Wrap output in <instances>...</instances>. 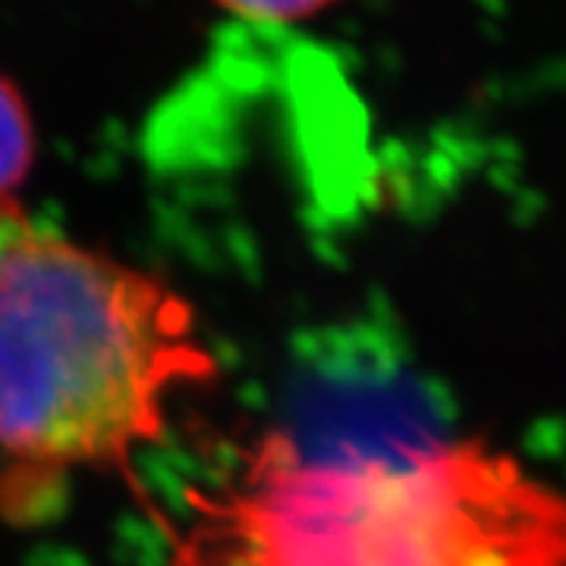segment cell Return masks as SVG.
<instances>
[{
    "instance_id": "obj_2",
    "label": "cell",
    "mask_w": 566,
    "mask_h": 566,
    "mask_svg": "<svg viewBox=\"0 0 566 566\" xmlns=\"http://www.w3.org/2000/svg\"><path fill=\"white\" fill-rule=\"evenodd\" d=\"M252 566H557L560 504L475 447L409 463H264L237 506Z\"/></svg>"
},
{
    "instance_id": "obj_1",
    "label": "cell",
    "mask_w": 566,
    "mask_h": 566,
    "mask_svg": "<svg viewBox=\"0 0 566 566\" xmlns=\"http://www.w3.org/2000/svg\"><path fill=\"white\" fill-rule=\"evenodd\" d=\"M211 363L174 290L0 202V447L35 465L120 463Z\"/></svg>"
},
{
    "instance_id": "obj_3",
    "label": "cell",
    "mask_w": 566,
    "mask_h": 566,
    "mask_svg": "<svg viewBox=\"0 0 566 566\" xmlns=\"http://www.w3.org/2000/svg\"><path fill=\"white\" fill-rule=\"evenodd\" d=\"M32 155H35V139H32L29 111L20 92L7 80H0V202L13 199L10 192L29 174Z\"/></svg>"
},
{
    "instance_id": "obj_4",
    "label": "cell",
    "mask_w": 566,
    "mask_h": 566,
    "mask_svg": "<svg viewBox=\"0 0 566 566\" xmlns=\"http://www.w3.org/2000/svg\"><path fill=\"white\" fill-rule=\"evenodd\" d=\"M227 10L243 13L252 20H303L322 13L334 0H221Z\"/></svg>"
}]
</instances>
